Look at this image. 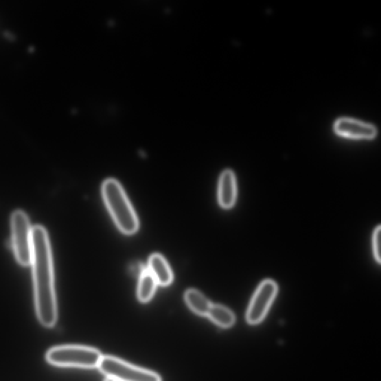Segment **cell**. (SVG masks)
I'll return each mask as SVG.
<instances>
[{"mask_svg":"<svg viewBox=\"0 0 381 381\" xmlns=\"http://www.w3.org/2000/svg\"><path fill=\"white\" fill-rule=\"evenodd\" d=\"M12 244L16 260L28 267L32 257V228L25 212L16 210L11 218Z\"/></svg>","mask_w":381,"mask_h":381,"instance_id":"4","label":"cell"},{"mask_svg":"<svg viewBox=\"0 0 381 381\" xmlns=\"http://www.w3.org/2000/svg\"><path fill=\"white\" fill-rule=\"evenodd\" d=\"M157 283L148 268L139 275L137 288V297L141 303H146L152 299L155 293Z\"/></svg>","mask_w":381,"mask_h":381,"instance_id":"11","label":"cell"},{"mask_svg":"<svg viewBox=\"0 0 381 381\" xmlns=\"http://www.w3.org/2000/svg\"><path fill=\"white\" fill-rule=\"evenodd\" d=\"M334 130L340 136L351 139H371L377 135V130L374 126L350 119L336 121Z\"/></svg>","mask_w":381,"mask_h":381,"instance_id":"7","label":"cell"},{"mask_svg":"<svg viewBox=\"0 0 381 381\" xmlns=\"http://www.w3.org/2000/svg\"><path fill=\"white\" fill-rule=\"evenodd\" d=\"M278 291V285L273 280L266 279L260 284L247 309L246 319L248 323L255 325L264 321L277 297Z\"/></svg>","mask_w":381,"mask_h":381,"instance_id":"6","label":"cell"},{"mask_svg":"<svg viewBox=\"0 0 381 381\" xmlns=\"http://www.w3.org/2000/svg\"><path fill=\"white\" fill-rule=\"evenodd\" d=\"M104 381H119V380L114 379L113 378L108 377L104 380Z\"/></svg>","mask_w":381,"mask_h":381,"instance_id":"14","label":"cell"},{"mask_svg":"<svg viewBox=\"0 0 381 381\" xmlns=\"http://www.w3.org/2000/svg\"><path fill=\"white\" fill-rule=\"evenodd\" d=\"M207 316L217 325L229 329L234 325L236 321L235 314L225 306L211 304Z\"/></svg>","mask_w":381,"mask_h":381,"instance_id":"12","label":"cell"},{"mask_svg":"<svg viewBox=\"0 0 381 381\" xmlns=\"http://www.w3.org/2000/svg\"><path fill=\"white\" fill-rule=\"evenodd\" d=\"M102 191L105 205L120 231L128 235L136 233L138 217L120 183L114 179L106 180Z\"/></svg>","mask_w":381,"mask_h":381,"instance_id":"2","label":"cell"},{"mask_svg":"<svg viewBox=\"0 0 381 381\" xmlns=\"http://www.w3.org/2000/svg\"><path fill=\"white\" fill-rule=\"evenodd\" d=\"M184 299L192 311L201 316H207L211 303L200 291L189 289L185 291Z\"/></svg>","mask_w":381,"mask_h":381,"instance_id":"10","label":"cell"},{"mask_svg":"<svg viewBox=\"0 0 381 381\" xmlns=\"http://www.w3.org/2000/svg\"><path fill=\"white\" fill-rule=\"evenodd\" d=\"M380 232L381 228L378 225L372 235V251H373L375 259L378 264L381 262Z\"/></svg>","mask_w":381,"mask_h":381,"instance_id":"13","label":"cell"},{"mask_svg":"<svg viewBox=\"0 0 381 381\" xmlns=\"http://www.w3.org/2000/svg\"><path fill=\"white\" fill-rule=\"evenodd\" d=\"M98 368L104 375L119 381H162L154 371L112 356H103Z\"/></svg>","mask_w":381,"mask_h":381,"instance_id":"5","label":"cell"},{"mask_svg":"<svg viewBox=\"0 0 381 381\" xmlns=\"http://www.w3.org/2000/svg\"><path fill=\"white\" fill-rule=\"evenodd\" d=\"M237 199V182L235 174L226 170L221 174L218 184V202L221 207L229 209L234 207Z\"/></svg>","mask_w":381,"mask_h":381,"instance_id":"8","label":"cell"},{"mask_svg":"<svg viewBox=\"0 0 381 381\" xmlns=\"http://www.w3.org/2000/svg\"><path fill=\"white\" fill-rule=\"evenodd\" d=\"M148 271L152 275L157 285L168 286L173 281V273L170 264L161 254H154L148 260Z\"/></svg>","mask_w":381,"mask_h":381,"instance_id":"9","label":"cell"},{"mask_svg":"<svg viewBox=\"0 0 381 381\" xmlns=\"http://www.w3.org/2000/svg\"><path fill=\"white\" fill-rule=\"evenodd\" d=\"M102 357L98 349L77 345L52 347L46 354L47 362L52 366L83 369L99 367Z\"/></svg>","mask_w":381,"mask_h":381,"instance_id":"3","label":"cell"},{"mask_svg":"<svg viewBox=\"0 0 381 381\" xmlns=\"http://www.w3.org/2000/svg\"><path fill=\"white\" fill-rule=\"evenodd\" d=\"M32 268L35 308L40 323L54 327L58 321V305L51 245L45 228L32 227Z\"/></svg>","mask_w":381,"mask_h":381,"instance_id":"1","label":"cell"}]
</instances>
